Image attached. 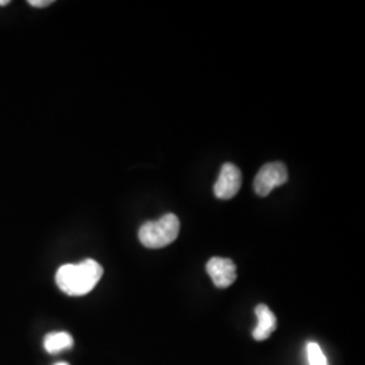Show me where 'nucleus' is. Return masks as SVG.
<instances>
[{
  "label": "nucleus",
  "instance_id": "nucleus-1",
  "mask_svg": "<svg viewBox=\"0 0 365 365\" xmlns=\"http://www.w3.org/2000/svg\"><path fill=\"white\" fill-rule=\"evenodd\" d=\"M102 276V265L98 261L87 259L78 264L61 265L56 274V283L66 295L83 297L91 292Z\"/></svg>",
  "mask_w": 365,
  "mask_h": 365
},
{
  "label": "nucleus",
  "instance_id": "nucleus-3",
  "mask_svg": "<svg viewBox=\"0 0 365 365\" xmlns=\"http://www.w3.org/2000/svg\"><path fill=\"white\" fill-rule=\"evenodd\" d=\"M288 180L287 168L282 163L265 164L255 178L253 188L259 196H268L274 188L286 184Z\"/></svg>",
  "mask_w": 365,
  "mask_h": 365
},
{
  "label": "nucleus",
  "instance_id": "nucleus-10",
  "mask_svg": "<svg viewBox=\"0 0 365 365\" xmlns=\"http://www.w3.org/2000/svg\"><path fill=\"white\" fill-rule=\"evenodd\" d=\"M11 1L10 0H0V6H9Z\"/></svg>",
  "mask_w": 365,
  "mask_h": 365
},
{
  "label": "nucleus",
  "instance_id": "nucleus-6",
  "mask_svg": "<svg viewBox=\"0 0 365 365\" xmlns=\"http://www.w3.org/2000/svg\"><path fill=\"white\" fill-rule=\"evenodd\" d=\"M257 317V327L253 330V339L256 341H264L269 339L276 330V317L267 304H259L255 309Z\"/></svg>",
  "mask_w": 365,
  "mask_h": 365
},
{
  "label": "nucleus",
  "instance_id": "nucleus-5",
  "mask_svg": "<svg viewBox=\"0 0 365 365\" xmlns=\"http://www.w3.org/2000/svg\"><path fill=\"white\" fill-rule=\"evenodd\" d=\"M206 271L210 274L215 287H230L237 279V268L235 261L223 257H212L210 259Z\"/></svg>",
  "mask_w": 365,
  "mask_h": 365
},
{
  "label": "nucleus",
  "instance_id": "nucleus-2",
  "mask_svg": "<svg viewBox=\"0 0 365 365\" xmlns=\"http://www.w3.org/2000/svg\"><path fill=\"white\" fill-rule=\"evenodd\" d=\"M180 232V221L175 214H165L157 221H149L140 227L138 238L149 249L165 248L170 245Z\"/></svg>",
  "mask_w": 365,
  "mask_h": 365
},
{
  "label": "nucleus",
  "instance_id": "nucleus-4",
  "mask_svg": "<svg viewBox=\"0 0 365 365\" xmlns=\"http://www.w3.org/2000/svg\"><path fill=\"white\" fill-rule=\"evenodd\" d=\"M241 184L242 175L240 168L235 164L226 163L222 165L220 176L214 184V195L221 200H229L238 194Z\"/></svg>",
  "mask_w": 365,
  "mask_h": 365
},
{
  "label": "nucleus",
  "instance_id": "nucleus-9",
  "mask_svg": "<svg viewBox=\"0 0 365 365\" xmlns=\"http://www.w3.org/2000/svg\"><path fill=\"white\" fill-rule=\"evenodd\" d=\"M52 3V0H29V4H30L31 7H38V9L48 7V6H51Z\"/></svg>",
  "mask_w": 365,
  "mask_h": 365
},
{
  "label": "nucleus",
  "instance_id": "nucleus-7",
  "mask_svg": "<svg viewBox=\"0 0 365 365\" xmlns=\"http://www.w3.org/2000/svg\"><path fill=\"white\" fill-rule=\"evenodd\" d=\"M73 346V337L66 331H53L43 339V348L51 354L63 352Z\"/></svg>",
  "mask_w": 365,
  "mask_h": 365
},
{
  "label": "nucleus",
  "instance_id": "nucleus-8",
  "mask_svg": "<svg viewBox=\"0 0 365 365\" xmlns=\"http://www.w3.org/2000/svg\"><path fill=\"white\" fill-rule=\"evenodd\" d=\"M307 359L309 365H327V356L317 342L307 344Z\"/></svg>",
  "mask_w": 365,
  "mask_h": 365
},
{
  "label": "nucleus",
  "instance_id": "nucleus-11",
  "mask_svg": "<svg viewBox=\"0 0 365 365\" xmlns=\"http://www.w3.org/2000/svg\"><path fill=\"white\" fill-rule=\"evenodd\" d=\"M54 365H69V364H68V363H57V364H54Z\"/></svg>",
  "mask_w": 365,
  "mask_h": 365
}]
</instances>
